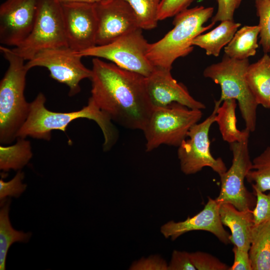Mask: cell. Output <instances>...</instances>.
Segmentation results:
<instances>
[{"label": "cell", "mask_w": 270, "mask_h": 270, "mask_svg": "<svg viewBox=\"0 0 270 270\" xmlns=\"http://www.w3.org/2000/svg\"><path fill=\"white\" fill-rule=\"evenodd\" d=\"M82 58L78 52L66 46L40 51L26 66L28 70L36 66L46 68L50 77L66 85L68 95L73 96L80 92V82L92 75V70L82 64Z\"/></svg>", "instance_id": "obj_11"}, {"label": "cell", "mask_w": 270, "mask_h": 270, "mask_svg": "<svg viewBox=\"0 0 270 270\" xmlns=\"http://www.w3.org/2000/svg\"><path fill=\"white\" fill-rule=\"evenodd\" d=\"M234 261L230 270H252L248 251L234 246Z\"/></svg>", "instance_id": "obj_35"}, {"label": "cell", "mask_w": 270, "mask_h": 270, "mask_svg": "<svg viewBox=\"0 0 270 270\" xmlns=\"http://www.w3.org/2000/svg\"><path fill=\"white\" fill-rule=\"evenodd\" d=\"M246 80L256 102L270 108V56L266 53L258 62L249 64Z\"/></svg>", "instance_id": "obj_18"}, {"label": "cell", "mask_w": 270, "mask_h": 270, "mask_svg": "<svg viewBox=\"0 0 270 270\" xmlns=\"http://www.w3.org/2000/svg\"><path fill=\"white\" fill-rule=\"evenodd\" d=\"M219 213L222 224L230 230V243L248 251L254 224L252 210H240L230 204L224 203L220 204Z\"/></svg>", "instance_id": "obj_17"}, {"label": "cell", "mask_w": 270, "mask_h": 270, "mask_svg": "<svg viewBox=\"0 0 270 270\" xmlns=\"http://www.w3.org/2000/svg\"><path fill=\"white\" fill-rule=\"evenodd\" d=\"M24 173L18 170L15 176L10 180L4 182L0 180V200H4L8 196L18 198L24 192L26 184L22 182Z\"/></svg>", "instance_id": "obj_29"}, {"label": "cell", "mask_w": 270, "mask_h": 270, "mask_svg": "<svg viewBox=\"0 0 270 270\" xmlns=\"http://www.w3.org/2000/svg\"><path fill=\"white\" fill-rule=\"evenodd\" d=\"M192 262L198 270H230V267L217 258L203 252H190Z\"/></svg>", "instance_id": "obj_28"}, {"label": "cell", "mask_w": 270, "mask_h": 270, "mask_svg": "<svg viewBox=\"0 0 270 270\" xmlns=\"http://www.w3.org/2000/svg\"><path fill=\"white\" fill-rule=\"evenodd\" d=\"M240 25L234 20L222 21L211 31L196 36L192 41V45L204 49L208 56H218L222 48L232 40Z\"/></svg>", "instance_id": "obj_20"}, {"label": "cell", "mask_w": 270, "mask_h": 270, "mask_svg": "<svg viewBox=\"0 0 270 270\" xmlns=\"http://www.w3.org/2000/svg\"><path fill=\"white\" fill-rule=\"evenodd\" d=\"M260 28V44L265 53L270 52V0H255Z\"/></svg>", "instance_id": "obj_27"}, {"label": "cell", "mask_w": 270, "mask_h": 270, "mask_svg": "<svg viewBox=\"0 0 270 270\" xmlns=\"http://www.w3.org/2000/svg\"><path fill=\"white\" fill-rule=\"evenodd\" d=\"M138 28L111 42L78 52L82 56L103 58L118 66L138 73L145 77L152 72L154 66L147 54L150 43Z\"/></svg>", "instance_id": "obj_8"}, {"label": "cell", "mask_w": 270, "mask_h": 270, "mask_svg": "<svg viewBox=\"0 0 270 270\" xmlns=\"http://www.w3.org/2000/svg\"><path fill=\"white\" fill-rule=\"evenodd\" d=\"M215 118L224 140L231 144L248 140L250 132L246 128L240 130L237 128L236 114V100L227 99L222 102Z\"/></svg>", "instance_id": "obj_21"}, {"label": "cell", "mask_w": 270, "mask_h": 270, "mask_svg": "<svg viewBox=\"0 0 270 270\" xmlns=\"http://www.w3.org/2000/svg\"><path fill=\"white\" fill-rule=\"evenodd\" d=\"M220 204L210 197L202 210L192 217L182 222L170 220L160 228L166 238L175 240L181 235L192 230H204L214 234L225 244H230L228 232L224 228L219 213Z\"/></svg>", "instance_id": "obj_16"}, {"label": "cell", "mask_w": 270, "mask_h": 270, "mask_svg": "<svg viewBox=\"0 0 270 270\" xmlns=\"http://www.w3.org/2000/svg\"><path fill=\"white\" fill-rule=\"evenodd\" d=\"M110 0H104L102 2H108V1H109Z\"/></svg>", "instance_id": "obj_37"}, {"label": "cell", "mask_w": 270, "mask_h": 270, "mask_svg": "<svg viewBox=\"0 0 270 270\" xmlns=\"http://www.w3.org/2000/svg\"><path fill=\"white\" fill-rule=\"evenodd\" d=\"M256 196V204L252 210L254 224H258L270 220V191L266 194L254 190Z\"/></svg>", "instance_id": "obj_30"}, {"label": "cell", "mask_w": 270, "mask_h": 270, "mask_svg": "<svg viewBox=\"0 0 270 270\" xmlns=\"http://www.w3.org/2000/svg\"><path fill=\"white\" fill-rule=\"evenodd\" d=\"M168 270H196L190 258V252L174 250Z\"/></svg>", "instance_id": "obj_33"}, {"label": "cell", "mask_w": 270, "mask_h": 270, "mask_svg": "<svg viewBox=\"0 0 270 270\" xmlns=\"http://www.w3.org/2000/svg\"><path fill=\"white\" fill-rule=\"evenodd\" d=\"M248 144V140L230 144L232 164L229 169L220 175V189L216 198L220 204H230L242 211L252 210L256 200L254 194L248 191L244 185L252 165Z\"/></svg>", "instance_id": "obj_10"}, {"label": "cell", "mask_w": 270, "mask_h": 270, "mask_svg": "<svg viewBox=\"0 0 270 270\" xmlns=\"http://www.w3.org/2000/svg\"><path fill=\"white\" fill-rule=\"evenodd\" d=\"M195 0H162L158 8V18L162 20L174 16L188 8Z\"/></svg>", "instance_id": "obj_31"}, {"label": "cell", "mask_w": 270, "mask_h": 270, "mask_svg": "<svg viewBox=\"0 0 270 270\" xmlns=\"http://www.w3.org/2000/svg\"><path fill=\"white\" fill-rule=\"evenodd\" d=\"M98 20L96 44L104 45L132 32L138 26L135 14L124 0L95 4Z\"/></svg>", "instance_id": "obj_14"}, {"label": "cell", "mask_w": 270, "mask_h": 270, "mask_svg": "<svg viewBox=\"0 0 270 270\" xmlns=\"http://www.w3.org/2000/svg\"><path fill=\"white\" fill-rule=\"evenodd\" d=\"M258 26H245L237 30L232 40L224 47L225 54L230 58L237 59H247L256 54L258 44V36L260 34Z\"/></svg>", "instance_id": "obj_22"}, {"label": "cell", "mask_w": 270, "mask_h": 270, "mask_svg": "<svg viewBox=\"0 0 270 270\" xmlns=\"http://www.w3.org/2000/svg\"><path fill=\"white\" fill-rule=\"evenodd\" d=\"M246 180L254 190L270 191V146L253 159Z\"/></svg>", "instance_id": "obj_25"}, {"label": "cell", "mask_w": 270, "mask_h": 270, "mask_svg": "<svg viewBox=\"0 0 270 270\" xmlns=\"http://www.w3.org/2000/svg\"><path fill=\"white\" fill-rule=\"evenodd\" d=\"M10 198H6L0 202V270H6V261L8 250L15 242H27L32 236V233H25L14 230L9 218Z\"/></svg>", "instance_id": "obj_23"}, {"label": "cell", "mask_w": 270, "mask_h": 270, "mask_svg": "<svg viewBox=\"0 0 270 270\" xmlns=\"http://www.w3.org/2000/svg\"><path fill=\"white\" fill-rule=\"evenodd\" d=\"M218 4L216 14L212 22L216 23L226 20H234L235 10L239 7L242 0H216Z\"/></svg>", "instance_id": "obj_32"}, {"label": "cell", "mask_w": 270, "mask_h": 270, "mask_svg": "<svg viewBox=\"0 0 270 270\" xmlns=\"http://www.w3.org/2000/svg\"><path fill=\"white\" fill-rule=\"evenodd\" d=\"M61 6L68 46L80 52L96 46L98 20L95 4L66 2Z\"/></svg>", "instance_id": "obj_12"}, {"label": "cell", "mask_w": 270, "mask_h": 270, "mask_svg": "<svg viewBox=\"0 0 270 270\" xmlns=\"http://www.w3.org/2000/svg\"><path fill=\"white\" fill-rule=\"evenodd\" d=\"M222 102H214L212 113L204 120L194 124L189 130L186 138L178 147V156L180 170L186 174L200 172L204 167H210L219 176L227 170L220 158H214L210 151L209 132L215 122L217 110Z\"/></svg>", "instance_id": "obj_9"}, {"label": "cell", "mask_w": 270, "mask_h": 270, "mask_svg": "<svg viewBox=\"0 0 270 270\" xmlns=\"http://www.w3.org/2000/svg\"><path fill=\"white\" fill-rule=\"evenodd\" d=\"M38 0H6L0 6V42L16 47L28 36L34 23Z\"/></svg>", "instance_id": "obj_13"}, {"label": "cell", "mask_w": 270, "mask_h": 270, "mask_svg": "<svg viewBox=\"0 0 270 270\" xmlns=\"http://www.w3.org/2000/svg\"><path fill=\"white\" fill-rule=\"evenodd\" d=\"M202 116L200 110L190 108L176 102L153 108L142 130L146 140V151L150 152L162 144L178 147Z\"/></svg>", "instance_id": "obj_6"}, {"label": "cell", "mask_w": 270, "mask_h": 270, "mask_svg": "<svg viewBox=\"0 0 270 270\" xmlns=\"http://www.w3.org/2000/svg\"><path fill=\"white\" fill-rule=\"evenodd\" d=\"M66 46L68 45L61 4L57 0H38L31 32L22 42L12 50L28 61L42 50Z\"/></svg>", "instance_id": "obj_7"}, {"label": "cell", "mask_w": 270, "mask_h": 270, "mask_svg": "<svg viewBox=\"0 0 270 270\" xmlns=\"http://www.w3.org/2000/svg\"><path fill=\"white\" fill-rule=\"evenodd\" d=\"M168 264L158 256H152L147 258H142L133 263L130 270H168Z\"/></svg>", "instance_id": "obj_34"}, {"label": "cell", "mask_w": 270, "mask_h": 270, "mask_svg": "<svg viewBox=\"0 0 270 270\" xmlns=\"http://www.w3.org/2000/svg\"><path fill=\"white\" fill-rule=\"evenodd\" d=\"M250 64L248 58L237 60L224 54L222 60L208 66L203 75L220 86L222 102L227 99L238 101L246 128L254 132L256 128V110L258 104L250 90L246 80Z\"/></svg>", "instance_id": "obj_5"}, {"label": "cell", "mask_w": 270, "mask_h": 270, "mask_svg": "<svg viewBox=\"0 0 270 270\" xmlns=\"http://www.w3.org/2000/svg\"><path fill=\"white\" fill-rule=\"evenodd\" d=\"M104 0H57L60 3L63 4L66 2H80L90 4H96Z\"/></svg>", "instance_id": "obj_36"}, {"label": "cell", "mask_w": 270, "mask_h": 270, "mask_svg": "<svg viewBox=\"0 0 270 270\" xmlns=\"http://www.w3.org/2000/svg\"><path fill=\"white\" fill-rule=\"evenodd\" d=\"M32 156L30 142L25 138H18L16 142L13 145L0 146V169L3 172L20 170Z\"/></svg>", "instance_id": "obj_24"}, {"label": "cell", "mask_w": 270, "mask_h": 270, "mask_svg": "<svg viewBox=\"0 0 270 270\" xmlns=\"http://www.w3.org/2000/svg\"><path fill=\"white\" fill-rule=\"evenodd\" d=\"M92 64L90 98L112 121L143 130L154 108L145 76L100 58H94Z\"/></svg>", "instance_id": "obj_1"}, {"label": "cell", "mask_w": 270, "mask_h": 270, "mask_svg": "<svg viewBox=\"0 0 270 270\" xmlns=\"http://www.w3.org/2000/svg\"><path fill=\"white\" fill-rule=\"evenodd\" d=\"M214 11L212 7L196 6L185 9L174 16V28L162 38L149 44L147 56L152 64L172 69L177 58L190 54L194 49L193 40L215 24L212 22L204 26Z\"/></svg>", "instance_id": "obj_4"}, {"label": "cell", "mask_w": 270, "mask_h": 270, "mask_svg": "<svg viewBox=\"0 0 270 270\" xmlns=\"http://www.w3.org/2000/svg\"><path fill=\"white\" fill-rule=\"evenodd\" d=\"M248 254L252 270H270V220L254 224Z\"/></svg>", "instance_id": "obj_19"}, {"label": "cell", "mask_w": 270, "mask_h": 270, "mask_svg": "<svg viewBox=\"0 0 270 270\" xmlns=\"http://www.w3.org/2000/svg\"><path fill=\"white\" fill-rule=\"evenodd\" d=\"M171 70L154 66L151 74L145 77L147 92L153 107L164 106L176 102L192 109H204L206 106L194 99L186 86L172 77Z\"/></svg>", "instance_id": "obj_15"}, {"label": "cell", "mask_w": 270, "mask_h": 270, "mask_svg": "<svg viewBox=\"0 0 270 270\" xmlns=\"http://www.w3.org/2000/svg\"><path fill=\"white\" fill-rule=\"evenodd\" d=\"M0 51L8 63L0 82V142L8 144L17 138L30 113V102L24 95L28 70L25 60L12 48L1 46Z\"/></svg>", "instance_id": "obj_3"}, {"label": "cell", "mask_w": 270, "mask_h": 270, "mask_svg": "<svg viewBox=\"0 0 270 270\" xmlns=\"http://www.w3.org/2000/svg\"><path fill=\"white\" fill-rule=\"evenodd\" d=\"M124 0L132 9L140 28L150 30L157 26L158 10L162 0Z\"/></svg>", "instance_id": "obj_26"}, {"label": "cell", "mask_w": 270, "mask_h": 270, "mask_svg": "<svg viewBox=\"0 0 270 270\" xmlns=\"http://www.w3.org/2000/svg\"><path fill=\"white\" fill-rule=\"evenodd\" d=\"M46 98L39 93L30 102L28 116L17 134L18 138H33L50 140L54 130L65 132L72 121L86 118L94 121L100 128L104 136L103 148L109 150L116 143L118 132L110 118L102 111L90 98L88 105L79 110L60 112H52L45 106Z\"/></svg>", "instance_id": "obj_2"}]
</instances>
